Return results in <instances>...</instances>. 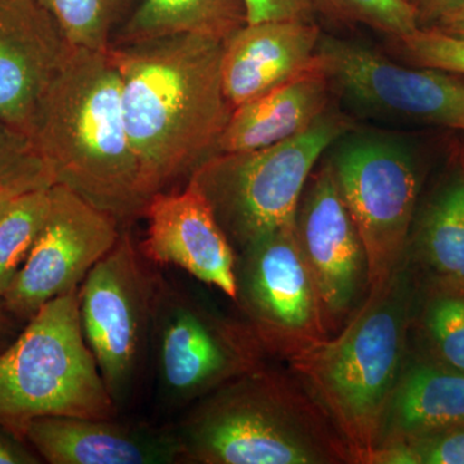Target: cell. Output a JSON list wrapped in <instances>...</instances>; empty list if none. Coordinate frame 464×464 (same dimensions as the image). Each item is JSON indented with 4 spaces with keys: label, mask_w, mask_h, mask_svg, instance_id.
<instances>
[{
    "label": "cell",
    "mask_w": 464,
    "mask_h": 464,
    "mask_svg": "<svg viewBox=\"0 0 464 464\" xmlns=\"http://www.w3.org/2000/svg\"><path fill=\"white\" fill-rule=\"evenodd\" d=\"M224 42L195 34L114 43L125 127L150 197L185 185L215 155L234 108L222 87Z\"/></svg>",
    "instance_id": "6da1fadb"
},
{
    "label": "cell",
    "mask_w": 464,
    "mask_h": 464,
    "mask_svg": "<svg viewBox=\"0 0 464 464\" xmlns=\"http://www.w3.org/2000/svg\"><path fill=\"white\" fill-rule=\"evenodd\" d=\"M29 137L65 186L121 225L151 197L125 127L121 79L109 52L75 48L36 109Z\"/></svg>",
    "instance_id": "7a4b0ae2"
},
{
    "label": "cell",
    "mask_w": 464,
    "mask_h": 464,
    "mask_svg": "<svg viewBox=\"0 0 464 464\" xmlns=\"http://www.w3.org/2000/svg\"><path fill=\"white\" fill-rule=\"evenodd\" d=\"M417 279L404 259L368 295L346 324L288 360L346 442L353 462L368 463L382 418L411 351Z\"/></svg>",
    "instance_id": "3957f363"
},
{
    "label": "cell",
    "mask_w": 464,
    "mask_h": 464,
    "mask_svg": "<svg viewBox=\"0 0 464 464\" xmlns=\"http://www.w3.org/2000/svg\"><path fill=\"white\" fill-rule=\"evenodd\" d=\"M172 430L181 463H355L297 377L265 365L198 400Z\"/></svg>",
    "instance_id": "277c9868"
},
{
    "label": "cell",
    "mask_w": 464,
    "mask_h": 464,
    "mask_svg": "<svg viewBox=\"0 0 464 464\" xmlns=\"http://www.w3.org/2000/svg\"><path fill=\"white\" fill-rule=\"evenodd\" d=\"M85 342L79 288L54 298L0 351V424L24 438L42 417L116 418Z\"/></svg>",
    "instance_id": "5b68a950"
},
{
    "label": "cell",
    "mask_w": 464,
    "mask_h": 464,
    "mask_svg": "<svg viewBox=\"0 0 464 464\" xmlns=\"http://www.w3.org/2000/svg\"><path fill=\"white\" fill-rule=\"evenodd\" d=\"M353 127V116L331 108L293 139L253 151L213 155L188 181L204 195L237 253L295 221L320 158Z\"/></svg>",
    "instance_id": "8992f818"
},
{
    "label": "cell",
    "mask_w": 464,
    "mask_h": 464,
    "mask_svg": "<svg viewBox=\"0 0 464 464\" xmlns=\"http://www.w3.org/2000/svg\"><path fill=\"white\" fill-rule=\"evenodd\" d=\"M326 152L364 244L373 288L404 262L420 204L422 160L402 134L356 125Z\"/></svg>",
    "instance_id": "52a82bcc"
},
{
    "label": "cell",
    "mask_w": 464,
    "mask_h": 464,
    "mask_svg": "<svg viewBox=\"0 0 464 464\" xmlns=\"http://www.w3.org/2000/svg\"><path fill=\"white\" fill-rule=\"evenodd\" d=\"M150 351L159 395L168 408H188L264 364L267 355L249 326L201 304L158 275Z\"/></svg>",
    "instance_id": "ba28073f"
},
{
    "label": "cell",
    "mask_w": 464,
    "mask_h": 464,
    "mask_svg": "<svg viewBox=\"0 0 464 464\" xmlns=\"http://www.w3.org/2000/svg\"><path fill=\"white\" fill-rule=\"evenodd\" d=\"M315 65L348 115L464 132V81L431 67H406L362 42L323 35Z\"/></svg>",
    "instance_id": "9c48e42d"
},
{
    "label": "cell",
    "mask_w": 464,
    "mask_h": 464,
    "mask_svg": "<svg viewBox=\"0 0 464 464\" xmlns=\"http://www.w3.org/2000/svg\"><path fill=\"white\" fill-rule=\"evenodd\" d=\"M128 228L79 286L85 342L116 406L132 392L150 351L158 274Z\"/></svg>",
    "instance_id": "30bf717a"
},
{
    "label": "cell",
    "mask_w": 464,
    "mask_h": 464,
    "mask_svg": "<svg viewBox=\"0 0 464 464\" xmlns=\"http://www.w3.org/2000/svg\"><path fill=\"white\" fill-rule=\"evenodd\" d=\"M295 221L237 253L234 302L266 353L286 360L329 337Z\"/></svg>",
    "instance_id": "8fae6325"
},
{
    "label": "cell",
    "mask_w": 464,
    "mask_h": 464,
    "mask_svg": "<svg viewBox=\"0 0 464 464\" xmlns=\"http://www.w3.org/2000/svg\"><path fill=\"white\" fill-rule=\"evenodd\" d=\"M121 225L65 186L51 188L47 218L20 270L2 295L26 324L43 306L79 288L121 237Z\"/></svg>",
    "instance_id": "7c38bea8"
},
{
    "label": "cell",
    "mask_w": 464,
    "mask_h": 464,
    "mask_svg": "<svg viewBox=\"0 0 464 464\" xmlns=\"http://www.w3.org/2000/svg\"><path fill=\"white\" fill-rule=\"evenodd\" d=\"M295 235L315 283L329 335L369 292L368 257L328 159L311 173L295 212Z\"/></svg>",
    "instance_id": "4fadbf2b"
},
{
    "label": "cell",
    "mask_w": 464,
    "mask_h": 464,
    "mask_svg": "<svg viewBox=\"0 0 464 464\" xmlns=\"http://www.w3.org/2000/svg\"><path fill=\"white\" fill-rule=\"evenodd\" d=\"M143 217L148 230L139 246L146 261L176 266L234 301L237 250L194 183L159 192Z\"/></svg>",
    "instance_id": "5bb4252c"
},
{
    "label": "cell",
    "mask_w": 464,
    "mask_h": 464,
    "mask_svg": "<svg viewBox=\"0 0 464 464\" xmlns=\"http://www.w3.org/2000/svg\"><path fill=\"white\" fill-rule=\"evenodd\" d=\"M74 50L38 0H0V121L29 136L43 96Z\"/></svg>",
    "instance_id": "9a60e30c"
},
{
    "label": "cell",
    "mask_w": 464,
    "mask_h": 464,
    "mask_svg": "<svg viewBox=\"0 0 464 464\" xmlns=\"http://www.w3.org/2000/svg\"><path fill=\"white\" fill-rule=\"evenodd\" d=\"M24 439L50 464L181 463L172 429L78 417H42L25 427Z\"/></svg>",
    "instance_id": "2e32d148"
},
{
    "label": "cell",
    "mask_w": 464,
    "mask_h": 464,
    "mask_svg": "<svg viewBox=\"0 0 464 464\" xmlns=\"http://www.w3.org/2000/svg\"><path fill=\"white\" fill-rule=\"evenodd\" d=\"M322 33L315 23L246 24L224 41L221 78L232 108L313 67Z\"/></svg>",
    "instance_id": "e0dca14e"
},
{
    "label": "cell",
    "mask_w": 464,
    "mask_h": 464,
    "mask_svg": "<svg viewBox=\"0 0 464 464\" xmlns=\"http://www.w3.org/2000/svg\"><path fill=\"white\" fill-rule=\"evenodd\" d=\"M325 75L313 67L234 109L215 155L253 151L293 139L331 109Z\"/></svg>",
    "instance_id": "ac0fdd59"
},
{
    "label": "cell",
    "mask_w": 464,
    "mask_h": 464,
    "mask_svg": "<svg viewBox=\"0 0 464 464\" xmlns=\"http://www.w3.org/2000/svg\"><path fill=\"white\" fill-rule=\"evenodd\" d=\"M405 259L423 283L464 293V159L418 204Z\"/></svg>",
    "instance_id": "d6986e66"
},
{
    "label": "cell",
    "mask_w": 464,
    "mask_h": 464,
    "mask_svg": "<svg viewBox=\"0 0 464 464\" xmlns=\"http://www.w3.org/2000/svg\"><path fill=\"white\" fill-rule=\"evenodd\" d=\"M460 423H464V373L409 351L382 418L375 450Z\"/></svg>",
    "instance_id": "ffe728a7"
},
{
    "label": "cell",
    "mask_w": 464,
    "mask_h": 464,
    "mask_svg": "<svg viewBox=\"0 0 464 464\" xmlns=\"http://www.w3.org/2000/svg\"><path fill=\"white\" fill-rule=\"evenodd\" d=\"M246 24L244 0H141L119 27L112 44L179 34L224 42Z\"/></svg>",
    "instance_id": "44dd1931"
},
{
    "label": "cell",
    "mask_w": 464,
    "mask_h": 464,
    "mask_svg": "<svg viewBox=\"0 0 464 464\" xmlns=\"http://www.w3.org/2000/svg\"><path fill=\"white\" fill-rule=\"evenodd\" d=\"M411 329L422 341L420 356L464 373V293L417 282Z\"/></svg>",
    "instance_id": "7402d4cb"
},
{
    "label": "cell",
    "mask_w": 464,
    "mask_h": 464,
    "mask_svg": "<svg viewBox=\"0 0 464 464\" xmlns=\"http://www.w3.org/2000/svg\"><path fill=\"white\" fill-rule=\"evenodd\" d=\"M130 0H38L78 50L109 52Z\"/></svg>",
    "instance_id": "603a6c76"
},
{
    "label": "cell",
    "mask_w": 464,
    "mask_h": 464,
    "mask_svg": "<svg viewBox=\"0 0 464 464\" xmlns=\"http://www.w3.org/2000/svg\"><path fill=\"white\" fill-rule=\"evenodd\" d=\"M51 188L17 195L0 217V297L25 262L44 225Z\"/></svg>",
    "instance_id": "cb8c5ba5"
},
{
    "label": "cell",
    "mask_w": 464,
    "mask_h": 464,
    "mask_svg": "<svg viewBox=\"0 0 464 464\" xmlns=\"http://www.w3.org/2000/svg\"><path fill=\"white\" fill-rule=\"evenodd\" d=\"M53 185L30 137L0 121V191L21 195Z\"/></svg>",
    "instance_id": "d4e9b609"
},
{
    "label": "cell",
    "mask_w": 464,
    "mask_h": 464,
    "mask_svg": "<svg viewBox=\"0 0 464 464\" xmlns=\"http://www.w3.org/2000/svg\"><path fill=\"white\" fill-rule=\"evenodd\" d=\"M368 464H464V423L384 445Z\"/></svg>",
    "instance_id": "484cf974"
},
{
    "label": "cell",
    "mask_w": 464,
    "mask_h": 464,
    "mask_svg": "<svg viewBox=\"0 0 464 464\" xmlns=\"http://www.w3.org/2000/svg\"><path fill=\"white\" fill-rule=\"evenodd\" d=\"M335 16L362 24L395 39L420 29L417 12L409 0H315Z\"/></svg>",
    "instance_id": "4316f807"
},
{
    "label": "cell",
    "mask_w": 464,
    "mask_h": 464,
    "mask_svg": "<svg viewBox=\"0 0 464 464\" xmlns=\"http://www.w3.org/2000/svg\"><path fill=\"white\" fill-rule=\"evenodd\" d=\"M402 53L411 63L422 67L442 70L451 74L464 75V39L438 32L418 29L396 39Z\"/></svg>",
    "instance_id": "83f0119b"
},
{
    "label": "cell",
    "mask_w": 464,
    "mask_h": 464,
    "mask_svg": "<svg viewBox=\"0 0 464 464\" xmlns=\"http://www.w3.org/2000/svg\"><path fill=\"white\" fill-rule=\"evenodd\" d=\"M248 24L264 21L314 23L315 0H244Z\"/></svg>",
    "instance_id": "f1b7e54d"
},
{
    "label": "cell",
    "mask_w": 464,
    "mask_h": 464,
    "mask_svg": "<svg viewBox=\"0 0 464 464\" xmlns=\"http://www.w3.org/2000/svg\"><path fill=\"white\" fill-rule=\"evenodd\" d=\"M42 458L25 439L0 424V464H38Z\"/></svg>",
    "instance_id": "f546056e"
},
{
    "label": "cell",
    "mask_w": 464,
    "mask_h": 464,
    "mask_svg": "<svg viewBox=\"0 0 464 464\" xmlns=\"http://www.w3.org/2000/svg\"><path fill=\"white\" fill-rule=\"evenodd\" d=\"M409 2L417 12L420 24H436L464 5V0H409Z\"/></svg>",
    "instance_id": "4dcf8cb0"
},
{
    "label": "cell",
    "mask_w": 464,
    "mask_h": 464,
    "mask_svg": "<svg viewBox=\"0 0 464 464\" xmlns=\"http://www.w3.org/2000/svg\"><path fill=\"white\" fill-rule=\"evenodd\" d=\"M23 323L12 315L0 297V351L8 346L23 329Z\"/></svg>",
    "instance_id": "1f68e13d"
},
{
    "label": "cell",
    "mask_w": 464,
    "mask_h": 464,
    "mask_svg": "<svg viewBox=\"0 0 464 464\" xmlns=\"http://www.w3.org/2000/svg\"><path fill=\"white\" fill-rule=\"evenodd\" d=\"M431 29L447 34V35L464 39V5L462 8L457 9L453 14L441 18Z\"/></svg>",
    "instance_id": "d6a6232c"
},
{
    "label": "cell",
    "mask_w": 464,
    "mask_h": 464,
    "mask_svg": "<svg viewBox=\"0 0 464 464\" xmlns=\"http://www.w3.org/2000/svg\"><path fill=\"white\" fill-rule=\"evenodd\" d=\"M17 197V195L8 194V192L0 191V217H2L3 213L5 212L11 201L14 200V198Z\"/></svg>",
    "instance_id": "836d02e7"
}]
</instances>
